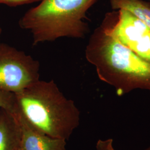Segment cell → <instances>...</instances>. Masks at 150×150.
<instances>
[{
  "instance_id": "6da1fadb",
  "label": "cell",
  "mask_w": 150,
  "mask_h": 150,
  "mask_svg": "<svg viewBox=\"0 0 150 150\" xmlns=\"http://www.w3.org/2000/svg\"><path fill=\"white\" fill-rule=\"evenodd\" d=\"M85 56L100 80L113 86L119 96L136 89L150 91V64L100 26L91 35Z\"/></svg>"
},
{
  "instance_id": "7a4b0ae2",
  "label": "cell",
  "mask_w": 150,
  "mask_h": 150,
  "mask_svg": "<svg viewBox=\"0 0 150 150\" xmlns=\"http://www.w3.org/2000/svg\"><path fill=\"white\" fill-rule=\"evenodd\" d=\"M16 107L38 131L67 140L80 121L75 102L64 96L53 80H39L15 93Z\"/></svg>"
},
{
  "instance_id": "3957f363",
  "label": "cell",
  "mask_w": 150,
  "mask_h": 150,
  "mask_svg": "<svg viewBox=\"0 0 150 150\" xmlns=\"http://www.w3.org/2000/svg\"><path fill=\"white\" fill-rule=\"evenodd\" d=\"M98 0H42L28 10L19 26L32 33L33 45L64 37L83 38L89 32L86 12Z\"/></svg>"
},
{
  "instance_id": "277c9868",
  "label": "cell",
  "mask_w": 150,
  "mask_h": 150,
  "mask_svg": "<svg viewBox=\"0 0 150 150\" xmlns=\"http://www.w3.org/2000/svg\"><path fill=\"white\" fill-rule=\"evenodd\" d=\"M140 58L150 64V28L125 9L107 12L100 25Z\"/></svg>"
},
{
  "instance_id": "5b68a950",
  "label": "cell",
  "mask_w": 150,
  "mask_h": 150,
  "mask_svg": "<svg viewBox=\"0 0 150 150\" xmlns=\"http://www.w3.org/2000/svg\"><path fill=\"white\" fill-rule=\"evenodd\" d=\"M40 63L23 51L0 43V90L16 93L40 80Z\"/></svg>"
},
{
  "instance_id": "8992f818",
  "label": "cell",
  "mask_w": 150,
  "mask_h": 150,
  "mask_svg": "<svg viewBox=\"0 0 150 150\" xmlns=\"http://www.w3.org/2000/svg\"><path fill=\"white\" fill-rule=\"evenodd\" d=\"M20 124L21 137L17 150H66V140L54 138L35 129L17 108L13 111Z\"/></svg>"
},
{
  "instance_id": "52a82bcc",
  "label": "cell",
  "mask_w": 150,
  "mask_h": 150,
  "mask_svg": "<svg viewBox=\"0 0 150 150\" xmlns=\"http://www.w3.org/2000/svg\"><path fill=\"white\" fill-rule=\"evenodd\" d=\"M21 137V127L15 113L1 108L0 150H17Z\"/></svg>"
},
{
  "instance_id": "ba28073f",
  "label": "cell",
  "mask_w": 150,
  "mask_h": 150,
  "mask_svg": "<svg viewBox=\"0 0 150 150\" xmlns=\"http://www.w3.org/2000/svg\"><path fill=\"white\" fill-rule=\"evenodd\" d=\"M113 10L125 9L133 13L150 28V2L143 0H110Z\"/></svg>"
},
{
  "instance_id": "9c48e42d",
  "label": "cell",
  "mask_w": 150,
  "mask_h": 150,
  "mask_svg": "<svg viewBox=\"0 0 150 150\" xmlns=\"http://www.w3.org/2000/svg\"><path fill=\"white\" fill-rule=\"evenodd\" d=\"M16 106L15 93L0 90V109L13 111Z\"/></svg>"
},
{
  "instance_id": "30bf717a",
  "label": "cell",
  "mask_w": 150,
  "mask_h": 150,
  "mask_svg": "<svg viewBox=\"0 0 150 150\" xmlns=\"http://www.w3.org/2000/svg\"><path fill=\"white\" fill-rule=\"evenodd\" d=\"M42 1V0H0V4H5L10 7H16Z\"/></svg>"
},
{
  "instance_id": "8fae6325",
  "label": "cell",
  "mask_w": 150,
  "mask_h": 150,
  "mask_svg": "<svg viewBox=\"0 0 150 150\" xmlns=\"http://www.w3.org/2000/svg\"><path fill=\"white\" fill-rule=\"evenodd\" d=\"M96 150H115L113 147V139H98L96 145Z\"/></svg>"
},
{
  "instance_id": "7c38bea8",
  "label": "cell",
  "mask_w": 150,
  "mask_h": 150,
  "mask_svg": "<svg viewBox=\"0 0 150 150\" xmlns=\"http://www.w3.org/2000/svg\"><path fill=\"white\" fill-rule=\"evenodd\" d=\"M144 150H150V146H149V147H148L147 148H146V149H145Z\"/></svg>"
},
{
  "instance_id": "4fadbf2b",
  "label": "cell",
  "mask_w": 150,
  "mask_h": 150,
  "mask_svg": "<svg viewBox=\"0 0 150 150\" xmlns=\"http://www.w3.org/2000/svg\"><path fill=\"white\" fill-rule=\"evenodd\" d=\"M1 31H2V30H1V28H0V35H1Z\"/></svg>"
},
{
  "instance_id": "5bb4252c",
  "label": "cell",
  "mask_w": 150,
  "mask_h": 150,
  "mask_svg": "<svg viewBox=\"0 0 150 150\" xmlns=\"http://www.w3.org/2000/svg\"><path fill=\"white\" fill-rule=\"evenodd\" d=\"M149 1H150V0H149Z\"/></svg>"
}]
</instances>
